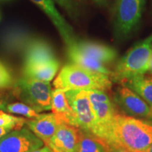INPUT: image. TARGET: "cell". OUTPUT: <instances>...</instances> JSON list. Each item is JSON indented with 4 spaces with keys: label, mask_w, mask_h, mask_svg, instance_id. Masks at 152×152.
Wrapping results in <instances>:
<instances>
[{
    "label": "cell",
    "mask_w": 152,
    "mask_h": 152,
    "mask_svg": "<svg viewBox=\"0 0 152 152\" xmlns=\"http://www.w3.org/2000/svg\"><path fill=\"white\" fill-rule=\"evenodd\" d=\"M152 144V122L116 113L111 127V151L145 152Z\"/></svg>",
    "instance_id": "obj_1"
},
{
    "label": "cell",
    "mask_w": 152,
    "mask_h": 152,
    "mask_svg": "<svg viewBox=\"0 0 152 152\" xmlns=\"http://www.w3.org/2000/svg\"><path fill=\"white\" fill-rule=\"evenodd\" d=\"M55 88L70 90H107L111 89L112 82L110 76L96 73L71 63L61 68L54 81Z\"/></svg>",
    "instance_id": "obj_2"
},
{
    "label": "cell",
    "mask_w": 152,
    "mask_h": 152,
    "mask_svg": "<svg viewBox=\"0 0 152 152\" xmlns=\"http://www.w3.org/2000/svg\"><path fill=\"white\" fill-rule=\"evenodd\" d=\"M152 57V33L149 37L139 42L126 52L118 61L112 73L115 80L142 75L147 73Z\"/></svg>",
    "instance_id": "obj_3"
},
{
    "label": "cell",
    "mask_w": 152,
    "mask_h": 152,
    "mask_svg": "<svg viewBox=\"0 0 152 152\" xmlns=\"http://www.w3.org/2000/svg\"><path fill=\"white\" fill-rule=\"evenodd\" d=\"M52 86L49 82L23 76L14 82L12 94L37 112L51 110Z\"/></svg>",
    "instance_id": "obj_4"
},
{
    "label": "cell",
    "mask_w": 152,
    "mask_h": 152,
    "mask_svg": "<svg viewBox=\"0 0 152 152\" xmlns=\"http://www.w3.org/2000/svg\"><path fill=\"white\" fill-rule=\"evenodd\" d=\"M145 0H115L113 30L118 38L125 39L134 33L141 20Z\"/></svg>",
    "instance_id": "obj_5"
},
{
    "label": "cell",
    "mask_w": 152,
    "mask_h": 152,
    "mask_svg": "<svg viewBox=\"0 0 152 152\" xmlns=\"http://www.w3.org/2000/svg\"><path fill=\"white\" fill-rule=\"evenodd\" d=\"M68 104L75 113L77 128L99 139L100 132L87 90H66Z\"/></svg>",
    "instance_id": "obj_6"
},
{
    "label": "cell",
    "mask_w": 152,
    "mask_h": 152,
    "mask_svg": "<svg viewBox=\"0 0 152 152\" xmlns=\"http://www.w3.org/2000/svg\"><path fill=\"white\" fill-rule=\"evenodd\" d=\"M87 90L95 119L99 129V139L110 149L111 123L113 117L116 114L115 109L105 90L98 89Z\"/></svg>",
    "instance_id": "obj_7"
},
{
    "label": "cell",
    "mask_w": 152,
    "mask_h": 152,
    "mask_svg": "<svg viewBox=\"0 0 152 152\" xmlns=\"http://www.w3.org/2000/svg\"><path fill=\"white\" fill-rule=\"evenodd\" d=\"M114 100L119 107L130 116L152 122V108L137 93L122 85L118 87Z\"/></svg>",
    "instance_id": "obj_8"
},
{
    "label": "cell",
    "mask_w": 152,
    "mask_h": 152,
    "mask_svg": "<svg viewBox=\"0 0 152 152\" xmlns=\"http://www.w3.org/2000/svg\"><path fill=\"white\" fill-rule=\"evenodd\" d=\"M43 145L40 139L26 128L14 130L0 138V152H32Z\"/></svg>",
    "instance_id": "obj_9"
},
{
    "label": "cell",
    "mask_w": 152,
    "mask_h": 152,
    "mask_svg": "<svg viewBox=\"0 0 152 152\" xmlns=\"http://www.w3.org/2000/svg\"><path fill=\"white\" fill-rule=\"evenodd\" d=\"M80 131V129L77 127L61 123L51 139L48 147L54 152H75Z\"/></svg>",
    "instance_id": "obj_10"
},
{
    "label": "cell",
    "mask_w": 152,
    "mask_h": 152,
    "mask_svg": "<svg viewBox=\"0 0 152 152\" xmlns=\"http://www.w3.org/2000/svg\"><path fill=\"white\" fill-rule=\"evenodd\" d=\"M37 4L51 19L59 32L66 45L69 46L76 41L73 28L58 12L54 0H30Z\"/></svg>",
    "instance_id": "obj_11"
},
{
    "label": "cell",
    "mask_w": 152,
    "mask_h": 152,
    "mask_svg": "<svg viewBox=\"0 0 152 152\" xmlns=\"http://www.w3.org/2000/svg\"><path fill=\"white\" fill-rule=\"evenodd\" d=\"M61 121L54 113L39 114L37 117L26 121L28 128L48 146Z\"/></svg>",
    "instance_id": "obj_12"
},
{
    "label": "cell",
    "mask_w": 152,
    "mask_h": 152,
    "mask_svg": "<svg viewBox=\"0 0 152 152\" xmlns=\"http://www.w3.org/2000/svg\"><path fill=\"white\" fill-rule=\"evenodd\" d=\"M71 45H73L80 52L105 65L113 61L117 57V52L115 49L103 44L91 41L76 40Z\"/></svg>",
    "instance_id": "obj_13"
},
{
    "label": "cell",
    "mask_w": 152,
    "mask_h": 152,
    "mask_svg": "<svg viewBox=\"0 0 152 152\" xmlns=\"http://www.w3.org/2000/svg\"><path fill=\"white\" fill-rule=\"evenodd\" d=\"M65 92L63 89L58 88H55L52 90L51 110L61 123H66L77 128L75 113L68 104Z\"/></svg>",
    "instance_id": "obj_14"
},
{
    "label": "cell",
    "mask_w": 152,
    "mask_h": 152,
    "mask_svg": "<svg viewBox=\"0 0 152 152\" xmlns=\"http://www.w3.org/2000/svg\"><path fill=\"white\" fill-rule=\"evenodd\" d=\"M24 64L47 61L56 58L52 47L46 41L33 37L23 52Z\"/></svg>",
    "instance_id": "obj_15"
},
{
    "label": "cell",
    "mask_w": 152,
    "mask_h": 152,
    "mask_svg": "<svg viewBox=\"0 0 152 152\" xmlns=\"http://www.w3.org/2000/svg\"><path fill=\"white\" fill-rule=\"evenodd\" d=\"M33 37L22 28L11 27L3 34V46L10 53L23 52Z\"/></svg>",
    "instance_id": "obj_16"
},
{
    "label": "cell",
    "mask_w": 152,
    "mask_h": 152,
    "mask_svg": "<svg viewBox=\"0 0 152 152\" xmlns=\"http://www.w3.org/2000/svg\"><path fill=\"white\" fill-rule=\"evenodd\" d=\"M60 64L56 58L47 61L24 64L23 76L45 82H50L59 68Z\"/></svg>",
    "instance_id": "obj_17"
},
{
    "label": "cell",
    "mask_w": 152,
    "mask_h": 152,
    "mask_svg": "<svg viewBox=\"0 0 152 152\" xmlns=\"http://www.w3.org/2000/svg\"><path fill=\"white\" fill-rule=\"evenodd\" d=\"M68 56L72 63L77 64L89 71L112 75L111 71L103 63L95 60L82 53L73 45L68 46Z\"/></svg>",
    "instance_id": "obj_18"
},
{
    "label": "cell",
    "mask_w": 152,
    "mask_h": 152,
    "mask_svg": "<svg viewBox=\"0 0 152 152\" xmlns=\"http://www.w3.org/2000/svg\"><path fill=\"white\" fill-rule=\"evenodd\" d=\"M121 83L137 93L152 108V77L144 75H137L123 80Z\"/></svg>",
    "instance_id": "obj_19"
},
{
    "label": "cell",
    "mask_w": 152,
    "mask_h": 152,
    "mask_svg": "<svg viewBox=\"0 0 152 152\" xmlns=\"http://www.w3.org/2000/svg\"><path fill=\"white\" fill-rule=\"evenodd\" d=\"M75 152H111L109 148L96 136L90 133L80 131L78 142Z\"/></svg>",
    "instance_id": "obj_20"
},
{
    "label": "cell",
    "mask_w": 152,
    "mask_h": 152,
    "mask_svg": "<svg viewBox=\"0 0 152 152\" xmlns=\"http://www.w3.org/2000/svg\"><path fill=\"white\" fill-rule=\"evenodd\" d=\"M6 110L11 113L19 114V115H24L29 118H34L39 115V113L35 111L33 108L24 103L17 102V103L8 104Z\"/></svg>",
    "instance_id": "obj_21"
},
{
    "label": "cell",
    "mask_w": 152,
    "mask_h": 152,
    "mask_svg": "<svg viewBox=\"0 0 152 152\" xmlns=\"http://www.w3.org/2000/svg\"><path fill=\"white\" fill-rule=\"evenodd\" d=\"M26 121L27 120L23 118L15 117L9 114H6L5 115L0 117V126L12 127L14 130H18L23 127Z\"/></svg>",
    "instance_id": "obj_22"
},
{
    "label": "cell",
    "mask_w": 152,
    "mask_h": 152,
    "mask_svg": "<svg viewBox=\"0 0 152 152\" xmlns=\"http://www.w3.org/2000/svg\"><path fill=\"white\" fill-rule=\"evenodd\" d=\"M14 84V81L10 71L0 61V90L12 88Z\"/></svg>",
    "instance_id": "obj_23"
},
{
    "label": "cell",
    "mask_w": 152,
    "mask_h": 152,
    "mask_svg": "<svg viewBox=\"0 0 152 152\" xmlns=\"http://www.w3.org/2000/svg\"><path fill=\"white\" fill-rule=\"evenodd\" d=\"M71 16H75L78 13L77 4L75 0H54Z\"/></svg>",
    "instance_id": "obj_24"
},
{
    "label": "cell",
    "mask_w": 152,
    "mask_h": 152,
    "mask_svg": "<svg viewBox=\"0 0 152 152\" xmlns=\"http://www.w3.org/2000/svg\"><path fill=\"white\" fill-rule=\"evenodd\" d=\"M14 129L12 127H6V126H0V138L2 137L7 133L10 132L11 131L14 130Z\"/></svg>",
    "instance_id": "obj_25"
},
{
    "label": "cell",
    "mask_w": 152,
    "mask_h": 152,
    "mask_svg": "<svg viewBox=\"0 0 152 152\" xmlns=\"http://www.w3.org/2000/svg\"><path fill=\"white\" fill-rule=\"evenodd\" d=\"M7 96L5 95L0 94V109L5 110L7 106Z\"/></svg>",
    "instance_id": "obj_26"
},
{
    "label": "cell",
    "mask_w": 152,
    "mask_h": 152,
    "mask_svg": "<svg viewBox=\"0 0 152 152\" xmlns=\"http://www.w3.org/2000/svg\"><path fill=\"white\" fill-rule=\"evenodd\" d=\"M32 152H54V151L52 149H51L50 147H48V146L45 145L44 147L39 148V149L34 150Z\"/></svg>",
    "instance_id": "obj_27"
},
{
    "label": "cell",
    "mask_w": 152,
    "mask_h": 152,
    "mask_svg": "<svg viewBox=\"0 0 152 152\" xmlns=\"http://www.w3.org/2000/svg\"><path fill=\"white\" fill-rule=\"evenodd\" d=\"M92 1L100 7H104L108 4V0H92Z\"/></svg>",
    "instance_id": "obj_28"
},
{
    "label": "cell",
    "mask_w": 152,
    "mask_h": 152,
    "mask_svg": "<svg viewBox=\"0 0 152 152\" xmlns=\"http://www.w3.org/2000/svg\"><path fill=\"white\" fill-rule=\"evenodd\" d=\"M147 73H149L152 74V57H151V61H150L149 66V68H148Z\"/></svg>",
    "instance_id": "obj_29"
},
{
    "label": "cell",
    "mask_w": 152,
    "mask_h": 152,
    "mask_svg": "<svg viewBox=\"0 0 152 152\" xmlns=\"http://www.w3.org/2000/svg\"><path fill=\"white\" fill-rule=\"evenodd\" d=\"M145 152H152V144L150 145V147L148 148V149Z\"/></svg>",
    "instance_id": "obj_30"
},
{
    "label": "cell",
    "mask_w": 152,
    "mask_h": 152,
    "mask_svg": "<svg viewBox=\"0 0 152 152\" xmlns=\"http://www.w3.org/2000/svg\"><path fill=\"white\" fill-rule=\"evenodd\" d=\"M6 114H7V113H5L4 112H3V111H0V117H1V116H3V115H5Z\"/></svg>",
    "instance_id": "obj_31"
},
{
    "label": "cell",
    "mask_w": 152,
    "mask_h": 152,
    "mask_svg": "<svg viewBox=\"0 0 152 152\" xmlns=\"http://www.w3.org/2000/svg\"><path fill=\"white\" fill-rule=\"evenodd\" d=\"M111 152H122V151H121V149H115L111 151Z\"/></svg>",
    "instance_id": "obj_32"
},
{
    "label": "cell",
    "mask_w": 152,
    "mask_h": 152,
    "mask_svg": "<svg viewBox=\"0 0 152 152\" xmlns=\"http://www.w3.org/2000/svg\"><path fill=\"white\" fill-rule=\"evenodd\" d=\"M121 151H122V152H131V151H125V150H122V149H121Z\"/></svg>",
    "instance_id": "obj_33"
},
{
    "label": "cell",
    "mask_w": 152,
    "mask_h": 152,
    "mask_svg": "<svg viewBox=\"0 0 152 152\" xmlns=\"http://www.w3.org/2000/svg\"></svg>",
    "instance_id": "obj_34"
}]
</instances>
